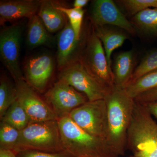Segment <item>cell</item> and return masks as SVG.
<instances>
[{
	"mask_svg": "<svg viewBox=\"0 0 157 157\" xmlns=\"http://www.w3.org/2000/svg\"><path fill=\"white\" fill-rule=\"evenodd\" d=\"M59 79L82 93L89 101L105 99L111 89L104 86L91 75L78 59L61 70Z\"/></svg>",
	"mask_w": 157,
	"mask_h": 157,
	"instance_id": "obj_7",
	"label": "cell"
},
{
	"mask_svg": "<svg viewBox=\"0 0 157 157\" xmlns=\"http://www.w3.org/2000/svg\"><path fill=\"white\" fill-rule=\"evenodd\" d=\"M157 87V70L143 75L128 86L126 91L131 98L135 99L142 93Z\"/></svg>",
	"mask_w": 157,
	"mask_h": 157,
	"instance_id": "obj_21",
	"label": "cell"
},
{
	"mask_svg": "<svg viewBox=\"0 0 157 157\" xmlns=\"http://www.w3.org/2000/svg\"><path fill=\"white\" fill-rule=\"evenodd\" d=\"M28 150L48 152L64 150L58 120L30 123L20 131L14 152Z\"/></svg>",
	"mask_w": 157,
	"mask_h": 157,
	"instance_id": "obj_4",
	"label": "cell"
},
{
	"mask_svg": "<svg viewBox=\"0 0 157 157\" xmlns=\"http://www.w3.org/2000/svg\"><path fill=\"white\" fill-rule=\"evenodd\" d=\"M93 28L97 36L102 42L108 65L112 70L111 55L113 52L123 45L128 39V36L121 31L110 28L107 25L103 26H94Z\"/></svg>",
	"mask_w": 157,
	"mask_h": 157,
	"instance_id": "obj_17",
	"label": "cell"
},
{
	"mask_svg": "<svg viewBox=\"0 0 157 157\" xmlns=\"http://www.w3.org/2000/svg\"><path fill=\"white\" fill-rule=\"evenodd\" d=\"M156 70H157V49L149 52L142 59L135 68L129 85L143 75Z\"/></svg>",
	"mask_w": 157,
	"mask_h": 157,
	"instance_id": "obj_24",
	"label": "cell"
},
{
	"mask_svg": "<svg viewBox=\"0 0 157 157\" xmlns=\"http://www.w3.org/2000/svg\"><path fill=\"white\" fill-rule=\"evenodd\" d=\"M118 157L117 156H107V157Z\"/></svg>",
	"mask_w": 157,
	"mask_h": 157,
	"instance_id": "obj_32",
	"label": "cell"
},
{
	"mask_svg": "<svg viewBox=\"0 0 157 157\" xmlns=\"http://www.w3.org/2000/svg\"><path fill=\"white\" fill-rule=\"evenodd\" d=\"M46 98L58 119L88 101L83 94L59 79L47 93Z\"/></svg>",
	"mask_w": 157,
	"mask_h": 157,
	"instance_id": "obj_9",
	"label": "cell"
},
{
	"mask_svg": "<svg viewBox=\"0 0 157 157\" xmlns=\"http://www.w3.org/2000/svg\"><path fill=\"white\" fill-rule=\"evenodd\" d=\"M117 2L132 16L145 9L157 8V0H121Z\"/></svg>",
	"mask_w": 157,
	"mask_h": 157,
	"instance_id": "obj_26",
	"label": "cell"
},
{
	"mask_svg": "<svg viewBox=\"0 0 157 157\" xmlns=\"http://www.w3.org/2000/svg\"><path fill=\"white\" fill-rule=\"evenodd\" d=\"M108 114L107 143L118 156L127 149V134L135 104L125 90L114 86L105 99Z\"/></svg>",
	"mask_w": 157,
	"mask_h": 157,
	"instance_id": "obj_1",
	"label": "cell"
},
{
	"mask_svg": "<svg viewBox=\"0 0 157 157\" xmlns=\"http://www.w3.org/2000/svg\"><path fill=\"white\" fill-rule=\"evenodd\" d=\"M90 18L93 25L95 26H115L132 36L137 33L135 27L112 0L94 1Z\"/></svg>",
	"mask_w": 157,
	"mask_h": 157,
	"instance_id": "obj_11",
	"label": "cell"
},
{
	"mask_svg": "<svg viewBox=\"0 0 157 157\" xmlns=\"http://www.w3.org/2000/svg\"><path fill=\"white\" fill-rule=\"evenodd\" d=\"M21 157H73L72 155L68 156L69 153H48L37 151L28 150L21 151Z\"/></svg>",
	"mask_w": 157,
	"mask_h": 157,
	"instance_id": "obj_27",
	"label": "cell"
},
{
	"mask_svg": "<svg viewBox=\"0 0 157 157\" xmlns=\"http://www.w3.org/2000/svg\"><path fill=\"white\" fill-rule=\"evenodd\" d=\"M64 150L73 157L118 156L107 140L93 136L82 128L69 116L58 120Z\"/></svg>",
	"mask_w": 157,
	"mask_h": 157,
	"instance_id": "obj_2",
	"label": "cell"
},
{
	"mask_svg": "<svg viewBox=\"0 0 157 157\" xmlns=\"http://www.w3.org/2000/svg\"><path fill=\"white\" fill-rule=\"evenodd\" d=\"M48 32L38 15L36 14L30 18L26 39L29 48H34L47 44L50 40Z\"/></svg>",
	"mask_w": 157,
	"mask_h": 157,
	"instance_id": "obj_18",
	"label": "cell"
},
{
	"mask_svg": "<svg viewBox=\"0 0 157 157\" xmlns=\"http://www.w3.org/2000/svg\"><path fill=\"white\" fill-rule=\"evenodd\" d=\"M131 157H134V156H133Z\"/></svg>",
	"mask_w": 157,
	"mask_h": 157,
	"instance_id": "obj_33",
	"label": "cell"
},
{
	"mask_svg": "<svg viewBox=\"0 0 157 157\" xmlns=\"http://www.w3.org/2000/svg\"><path fill=\"white\" fill-rule=\"evenodd\" d=\"M20 131L9 124L2 121L0 127L1 149L15 151L19 140Z\"/></svg>",
	"mask_w": 157,
	"mask_h": 157,
	"instance_id": "obj_22",
	"label": "cell"
},
{
	"mask_svg": "<svg viewBox=\"0 0 157 157\" xmlns=\"http://www.w3.org/2000/svg\"><path fill=\"white\" fill-rule=\"evenodd\" d=\"M149 111L153 117H154L157 119V101L145 104Z\"/></svg>",
	"mask_w": 157,
	"mask_h": 157,
	"instance_id": "obj_29",
	"label": "cell"
},
{
	"mask_svg": "<svg viewBox=\"0 0 157 157\" xmlns=\"http://www.w3.org/2000/svg\"><path fill=\"white\" fill-rule=\"evenodd\" d=\"M0 157H16L15 152L10 150L0 149Z\"/></svg>",
	"mask_w": 157,
	"mask_h": 157,
	"instance_id": "obj_31",
	"label": "cell"
},
{
	"mask_svg": "<svg viewBox=\"0 0 157 157\" xmlns=\"http://www.w3.org/2000/svg\"><path fill=\"white\" fill-rule=\"evenodd\" d=\"M80 40L77 39L70 23L67 21L57 38L56 59L59 70L61 71L78 59Z\"/></svg>",
	"mask_w": 157,
	"mask_h": 157,
	"instance_id": "obj_13",
	"label": "cell"
},
{
	"mask_svg": "<svg viewBox=\"0 0 157 157\" xmlns=\"http://www.w3.org/2000/svg\"><path fill=\"white\" fill-rule=\"evenodd\" d=\"M17 91L6 79H1L0 84V117L2 119L9 107L17 100Z\"/></svg>",
	"mask_w": 157,
	"mask_h": 157,
	"instance_id": "obj_23",
	"label": "cell"
},
{
	"mask_svg": "<svg viewBox=\"0 0 157 157\" xmlns=\"http://www.w3.org/2000/svg\"><path fill=\"white\" fill-rule=\"evenodd\" d=\"M55 69L53 58L42 54L29 59L25 65V80L28 84L40 92L45 90Z\"/></svg>",
	"mask_w": 157,
	"mask_h": 157,
	"instance_id": "obj_12",
	"label": "cell"
},
{
	"mask_svg": "<svg viewBox=\"0 0 157 157\" xmlns=\"http://www.w3.org/2000/svg\"><path fill=\"white\" fill-rule=\"evenodd\" d=\"M21 29L18 25L5 28L0 33V56L16 82L25 79L19 65Z\"/></svg>",
	"mask_w": 157,
	"mask_h": 157,
	"instance_id": "obj_8",
	"label": "cell"
},
{
	"mask_svg": "<svg viewBox=\"0 0 157 157\" xmlns=\"http://www.w3.org/2000/svg\"><path fill=\"white\" fill-rule=\"evenodd\" d=\"M42 1L16 0L1 1L0 23L12 21L24 17L31 18L39 11Z\"/></svg>",
	"mask_w": 157,
	"mask_h": 157,
	"instance_id": "obj_14",
	"label": "cell"
},
{
	"mask_svg": "<svg viewBox=\"0 0 157 157\" xmlns=\"http://www.w3.org/2000/svg\"><path fill=\"white\" fill-rule=\"evenodd\" d=\"M136 57L132 50L118 54L112 67L115 86L125 89L130 84L135 70Z\"/></svg>",
	"mask_w": 157,
	"mask_h": 157,
	"instance_id": "obj_15",
	"label": "cell"
},
{
	"mask_svg": "<svg viewBox=\"0 0 157 157\" xmlns=\"http://www.w3.org/2000/svg\"><path fill=\"white\" fill-rule=\"evenodd\" d=\"M131 22L135 29L150 37H157V8H149L132 16Z\"/></svg>",
	"mask_w": 157,
	"mask_h": 157,
	"instance_id": "obj_19",
	"label": "cell"
},
{
	"mask_svg": "<svg viewBox=\"0 0 157 157\" xmlns=\"http://www.w3.org/2000/svg\"><path fill=\"white\" fill-rule=\"evenodd\" d=\"M89 2L88 0H75L73 3V8L82 9L83 7L87 5Z\"/></svg>",
	"mask_w": 157,
	"mask_h": 157,
	"instance_id": "obj_30",
	"label": "cell"
},
{
	"mask_svg": "<svg viewBox=\"0 0 157 157\" xmlns=\"http://www.w3.org/2000/svg\"><path fill=\"white\" fill-rule=\"evenodd\" d=\"M59 5L52 1H42L38 15L49 33L63 29L66 25V15L59 9Z\"/></svg>",
	"mask_w": 157,
	"mask_h": 157,
	"instance_id": "obj_16",
	"label": "cell"
},
{
	"mask_svg": "<svg viewBox=\"0 0 157 157\" xmlns=\"http://www.w3.org/2000/svg\"><path fill=\"white\" fill-rule=\"evenodd\" d=\"M127 149L134 157H157V123L147 107L135 101Z\"/></svg>",
	"mask_w": 157,
	"mask_h": 157,
	"instance_id": "obj_3",
	"label": "cell"
},
{
	"mask_svg": "<svg viewBox=\"0 0 157 157\" xmlns=\"http://www.w3.org/2000/svg\"><path fill=\"white\" fill-rule=\"evenodd\" d=\"M134 100L136 103L143 105L157 101V87L140 94Z\"/></svg>",
	"mask_w": 157,
	"mask_h": 157,
	"instance_id": "obj_28",
	"label": "cell"
},
{
	"mask_svg": "<svg viewBox=\"0 0 157 157\" xmlns=\"http://www.w3.org/2000/svg\"><path fill=\"white\" fill-rule=\"evenodd\" d=\"M78 59L101 84L109 89L115 86L112 70L109 67L103 45L94 28L80 50Z\"/></svg>",
	"mask_w": 157,
	"mask_h": 157,
	"instance_id": "obj_5",
	"label": "cell"
},
{
	"mask_svg": "<svg viewBox=\"0 0 157 157\" xmlns=\"http://www.w3.org/2000/svg\"><path fill=\"white\" fill-rule=\"evenodd\" d=\"M1 119L2 121L19 131L25 128L30 124L28 116L17 100L9 107Z\"/></svg>",
	"mask_w": 157,
	"mask_h": 157,
	"instance_id": "obj_20",
	"label": "cell"
},
{
	"mask_svg": "<svg viewBox=\"0 0 157 157\" xmlns=\"http://www.w3.org/2000/svg\"><path fill=\"white\" fill-rule=\"evenodd\" d=\"M68 116L78 126L90 135L107 139L108 114L104 99L88 101L73 109Z\"/></svg>",
	"mask_w": 157,
	"mask_h": 157,
	"instance_id": "obj_6",
	"label": "cell"
},
{
	"mask_svg": "<svg viewBox=\"0 0 157 157\" xmlns=\"http://www.w3.org/2000/svg\"><path fill=\"white\" fill-rule=\"evenodd\" d=\"M59 9L68 17L69 22L75 33L76 38L80 40L84 10L75 8H67L60 5H59Z\"/></svg>",
	"mask_w": 157,
	"mask_h": 157,
	"instance_id": "obj_25",
	"label": "cell"
},
{
	"mask_svg": "<svg viewBox=\"0 0 157 157\" xmlns=\"http://www.w3.org/2000/svg\"><path fill=\"white\" fill-rule=\"evenodd\" d=\"M17 100L24 109L30 124L58 120L50 106L42 101L25 79L16 82Z\"/></svg>",
	"mask_w": 157,
	"mask_h": 157,
	"instance_id": "obj_10",
	"label": "cell"
}]
</instances>
